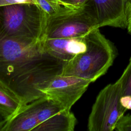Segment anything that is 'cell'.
<instances>
[{"label":"cell","mask_w":131,"mask_h":131,"mask_svg":"<svg viewBox=\"0 0 131 131\" xmlns=\"http://www.w3.org/2000/svg\"><path fill=\"white\" fill-rule=\"evenodd\" d=\"M39 122L28 104L23 105L11 119L5 122L1 131H33Z\"/></svg>","instance_id":"9"},{"label":"cell","mask_w":131,"mask_h":131,"mask_svg":"<svg viewBox=\"0 0 131 131\" xmlns=\"http://www.w3.org/2000/svg\"><path fill=\"white\" fill-rule=\"evenodd\" d=\"M121 103L127 110H131V96H123L120 99Z\"/></svg>","instance_id":"18"},{"label":"cell","mask_w":131,"mask_h":131,"mask_svg":"<svg viewBox=\"0 0 131 131\" xmlns=\"http://www.w3.org/2000/svg\"><path fill=\"white\" fill-rule=\"evenodd\" d=\"M115 129L118 131H131V115H122L117 121Z\"/></svg>","instance_id":"15"},{"label":"cell","mask_w":131,"mask_h":131,"mask_svg":"<svg viewBox=\"0 0 131 131\" xmlns=\"http://www.w3.org/2000/svg\"><path fill=\"white\" fill-rule=\"evenodd\" d=\"M90 0H59L58 2L62 5L72 9L83 7Z\"/></svg>","instance_id":"16"},{"label":"cell","mask_w":131,"mask_h":131,"mask_svg":"<svg viewBox=\"0 0 131 131\" xmlns=\"http://www.w3.org/2000/svg\"><path fill=\"white\" fill-rule=\"evenodd\" d=\"M66 62L48 53L41 40L24 41L0 32V85L24 105L45 96L42 89L62 74Z\"/></svg>","instance_id":"1"},{"label":"cell","mask_w":131,"mask_h":131,"mask_svg":"<svg viewBox=\"0 0 131 131\" xmlns=\"http://www.w3.org/2000/svg\"><path fill=\"white\" fill-rule=\"evenodd\" d=\"M76 122L71 110H63L39 124L33 131H73Z\"/></svg>","instance_id":"10"},{"label":"cell","mask_w":131,"mask_h":131,"mask_svg":"<svg viewBox=\"0 0 131 131\" xmlns=\"http://www.w3.org/2000/svg\"><path fill=\"white\" fill-rule=\"evenodd\" d=\"M21 3L35 4L34 0H0V6Z\"/></svg>","instance_id":"17"},{"label":"cell","mask_w":131,"mask_h":131,"mask_svg":"<svg viewBox=\"0 0 131 131\" xmlns=\"http://www.w3.org/2000/svg\"><path fill=\"white\" fill-rule=\"evenodd\" d=\"M85 35L73 38L45 39L41 40L42 45L44 50L50 55L68 62L77 55L86 51Z\"/></svg>","instance_id":"8"},{"label":"cell","mask_w":131,"mask_h":131,"mask_svg":"<svg viewBox=\"0 0 131 131\" xmlns=\"http://www.w3.org/2000/svg\"><path fill=\"white\" fill-rule=\"evenodd\" d=\"M131 4V3H130ZM128 32L131 35V5L130 4L128 13H127V27H126Z\"/></svg>","instance_id":"19"},{"label":"cell","mask_w":131,"mask_h":131,"mask_svg":"<svg viewBox=\"0 0 131 131\" xmlns=\"http://www.w3.org/2000/svg\"><path fill=\"white\" fill-rule=\"evenodd\" d=\"M47 17L34 3L0 6V32L18 40L40 41L43 38Z\"/></svg>","instance_id":"3"},{"label":"cell","mask_w":131,"mask_h":131,"mask_svg":"<svg viewBox=\"0 0 131 131\" xmlns=\"http://www.w3.org/2000/svg\"><path fill=\"white\" fill-rule=\"evenodd\" d=\"M28 104L34 112L39 124L64 110L60 104L48 98L46 95Z\"/></svg>","instance_id":"11"},{"label":"cell","mask_w":131,"mask_h":131,"mask_svg":"<svg viewBox=\"0 0 131 131\" xmlns=\"http://www.w3.org/2000/svg\"><path fill=\"white\" fill-rule=\"evenodd\" d=\"M91 82H93L90 79L75 76L59 75L51 79L41 92L64 110H71Z\"/></svg>","instance_id":"6"},{"label":"cell","mask_w":131,"mask_h":131,"mask_svg":"<svg viewBox=\"0 0 131 131\" xmlns=\"http://www.w3.org/2000/svg\"><path fill=\"white\" fill-rule=\"evenodd\" d=\"M130 5H131V4H130Z\"/></svg>","instance_id":"22"},{"label":"cell","mask_w":131,"mask_h":131,"mask_svg":"<svg viewBox=\"0 0 131 131\" xmlns=\"http://www.w3.org/2000/svg\"><path fill=\"white\" fill-rule=\"evenodd\" d=\"M99 29H93L85 35L86 51L67 62L61 75L75 76L94 82L105 74L116 57L117 51Z\"/></svg>","instance_id":"2"},{"label":"cell","mask_w":131,"mask_h":131,"mask_svg":"<svg viewBox=\"0 0 131 131\" xmlns=\"http://www.w3.org/2000/svg\"><path fill=\"white\" fill-rule=\"evenodd\" d=\"M96 28L99 27L95 13L86 3L79 8H69L60 14L48 16L43 39L81 37Z\"/></svg>","instance_id":"4"},{"label":"cell","mask_w":131,"mask_h":131,"mask_svg":"<svg viewBox=\"0 0 131 131\" xmlns=\"http://www.w3.org/2000/svg\"><path fill=\"white\" fill-rule=\"evenodd\" d=\"M56 1H59V0H56Z\"/></svg>","instance_id":"21"},{"label":"cell","mask_w":131,"mask_h":131,"mask_svg":"<svg viewBox=\"0 0 131 131\" xmlns=\"http://www.w3.org/2000/svg\"><path fill=\"white\" fill-rule=\"evenodd\" d=\"M23 105L17 98L0 85V116L4 120V124L14 116Z\"/></svg>","instance_id":"12"},{"label":"cell","mask_w":131,"mask_h":131,"mask_svg":"<svg viewBox=\"0 0 131 131\" xmlns=\"http://www.w3.org/2000/svg\"><path fill=\"white\" fill-rule=\"evenodd\" d=\"M123 96L121 83L118 79L109 84L98 94L88 120L90 131H113L119 119L127 110L121 103Z\"/></svg>","instance_id":"5"},{"label":"cell","mask_w":131,"mask_h":131,"mask_svg":"<svg viewBox=\"0 0 131 131\" xmlns=\"http://www.w3.org/2000/svg\"><path fill=\"white\" fill-rule=\"evenodd\" d=\"M86 3L94 12L99 28H126L131 0H90Z\"/></svg>","instance_id":"7"},{"label":"cell","mask_w":131,"mask_h":131,"mask_svg":"<svg viewBox=\"0 0 131 131\" xmlns=\"http://www.w3.org/2000/svg\"><path fill=\"white\" fill-rule=\"evenodd\" d=\"M119 80L121 83L123 96H131V57L127 66Z\"/></svg>","instance_id":"14"},{"label":"cell","mask_w":131,"mask_h":131,"mask_svg":"<svg viewBox=\"0 0 131 131\" xmlns=\"http://www.w3.org/2000/svg\"><path fill=\"white\" fill-rule=\"evenodd\" d=\"M34 2L40 7L48 16L57 15L69 8L61 5L56 0H34Z\"/></svg>","instance_id":"13"},{"label":"cell","mask_w":131,"mask_h":131,"mask_svg":"<svg viewBox=\"0 0 131 131\" xmlns=\"http://www.w3.org/2000/svg\"><path fill=\"white\" fill-rule=\"evenodd\" d=\"M4 123V120L0 116V131H1V129L2 128V125H3Z\"/></svg>","instance_id":"20"}]
</instances>
